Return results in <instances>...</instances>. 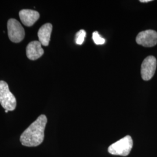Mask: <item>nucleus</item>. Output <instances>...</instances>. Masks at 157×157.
Listing matches in <instances>:
<instances>
[{
  "label": "nucleus",
  "instance_id": "7ed1b4c3",
  "mask_svg": "<svg viewBox=\"0 0 157 157\" xmlns=\"http://www.w3.org/2000/svg\"><path fill=\"white\" fill-rule=\"evenodd\" d=\"M133 140L130 136H126L116 141L108 147V151L112 155L128 156L133 147Z\"/></svg>",
  "mask_w": 157,
  "mask_h": 157
},
{
  "label": "nucleus",
  "instance_id": "f8f14e48",
  "mask_svg": "<svg viewBox=\"0 0 157 157\" xmlns=\"http://www.w3.org/2000/svg\"><path fill=\"white\" fill-rule=\"evenodd\" d=\"M141 2H143V3H145V2H151L152 1V0H140V1Z\"/></svg>",
  "mask_w": 157,
  "mask_h": 157
},
{
  "label": "nucleus",
  "instance_id": "9b49d317",
  "mask_svg": "<svg viewBox=\"0 0 157 157\" xmlns=\"http://www.w3.org/2000/svg\"><path fill=\"white\" fill-rule=\"evenodd\" d=\"M93 40L95 44L97 45H102L104 44L105 42V40L102 38L98 32H94L93 33Z\"/></svg>",
  "mask_w": 157,
  "mask_h": 157
},
{
  "label": "nucleus",
  "instance_id": "6e6552de",
  "mask_svg": "<svg viewBox=\"0 0 157 157\" xmlns=\"http://www.w3.org/2000/svg\"><path fill=\"white\" fill-rule=\"evenodd\" d=\"M44 54V50L39 41H33L26 47V56L29 59L34 61Z\"/></svg>",
  "mask_w": 157,
  "mask_h": 157
},
{
  "label": "nucleus",
  "instance_id": "423d86ee",
  "mask_svg": "<svg viewBox=\"0 0 157 157\" xmlns=\"http://www.w3.org/2000/svg\"><path fill=\"white\" fill-rule=\"evenodd\" d=\"M136 41L139 45L151 47L157 44V32L153 30H147L138 34Z\"/></svg>",
  "mask_w": 157,
  "mask_h": 157
},
{
  "label": "nucleus",
  "instance_id": "1a4fd4ad",
  "mask_svg": "<svg viewBox=\"0 0 157 157\" xmlns=\"http://www.w3.org/2000/svg\"><path fill=\"white\" fill-rule=\"evenodd\" d=\"M52 30V25L50 23H45L39 29L37 35L39 41L44 46H48L50 41L51 34Z\"/></svg>",
  "mask_w": 157,
  "mask_h": 157
},
{
  "label": "nucleus",
  "instance_id": "f257e3e1",
  "mask_svg": "<svg viewBox=\"0 0 157 157\" xmlns=\"http://www.w3.org/2000/svg\"><path fill=\"white\" fill-rule=\"evenodd\" d=\"M47 123L45 115H41L26 129L20 137L23 146L36 147L41 144L44 138V130Z\"/></svg>",
  "mask_w": 157,
  "mask_h": 157
},
{
  "label": "nucleus",
  "instance_id": "ddd939ff",
  "mask_svg": "<svg viewBox=\"0 0 157 157\" xmlns=\"http://www.w3.org/2000/svg\"><path fill=\"white\" fill-rule=\"evenodd\" d=\"M5 112H6V113H8V110H5Z\"/></svg>",
  "mask_w": 157,
  "mask_h": 157
},
{
  "label": "nucleus",
  "instance_id": "0eeeda50",
  "mask_svg": "<svg viewBox=\"0 0 157 157\" xmlns=\"http://www.w3.org/2000/svg\"><path fill=\"white\" fill-rule=\"evenodd\" d=\"M19 15L23 24L28 27L33 26L40 17V13L38 12L27 9L20 11Z\"/></svg>",
  "mask_w": 157,
  "mask_h": 157
},
{
  "label": "nucleus",
  "instance_id": "f03ea898",
  "mask_svg": "<svg viewBox=\"0 0 157 157\" xmlns=\"http://www.w3.org/2000/svg\"><path fill=\"white\" fill-rule=\"evenodd\" d=\"M0 104L5 110L12 111L17 107L15 97L10 91L8 83L0 80Z\"/></svg>",
  "mask_w": 157,
  "mask_h": 157
},
{
  "label": "nucleus",
  "instance_id": "9d476101",
  "mask_svg": "<svg viewBox=\"0 0 157 157\" xmlns=\"http://www.w3.org/2000/svg\"><path fill=\"white\" fill-rule=\"evenodd\" d=\"M86 33L84 30H80L78 32L75 36V42L78 45H82L84 42Z\"/></svg>",
  "mask_w": 157,
  "mask_h": 157
},
{
  "label": "nucleus",
  "instance_id": "39448f33",
  "mask_svg": "<svg viewBox=\"0 0 157 157\" xmlns=\"http://www.w3.org/2000/svg\"><path fill=\"white\" fill-rule=\"evenodd\" d=\"M157 59L154 56H148L142 62L141 67V78L145 80H150L154 75L157 67Z\"/></svg>",
  "mask_w": 157,
  "mask_h": 157
},
{
  "label": "nucleus",
  "instance_id": "20e7f679",
  "mask_svg": "<svg viewBox=\"0 0 157 157\" xmlns=\"http://www.w3.org/2000/svg\"><path fill=\"white\" fill-rule=\"evenodd\" d=\"M8 37L13 43H20L25 37V30L21 24L17 19H10L7 23Z\"/></svg>",
  "mask_w": 157,
  "mask_h": 157
}]
</instances>
